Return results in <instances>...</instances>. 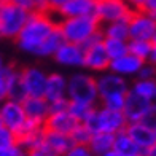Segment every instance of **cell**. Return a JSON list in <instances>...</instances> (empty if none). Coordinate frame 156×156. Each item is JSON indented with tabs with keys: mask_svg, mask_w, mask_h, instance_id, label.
<instances>
[{
	"mask_svg": "<svg viewBox=\"0 0 156 156\" xmlns=\"http://www.w3.org/2000/svg\"><path fill=\"white\" fill-rule=\"evenodd\" d=\"M6 99V81H5V76L0 70V102Z\"/></svg>",
	"mask_w": 156,
	"mask_h": 156,
	"instance_id": "obj_41",
	"label": "cell"
},
{
	"mask_svg": "<svg viewBox=\"0 0 156 156\" xmlns=\"http://www.w3.org/2000/svg\"><path fill=\"white\" fill-rule=\"evenodd\" d=\"M6 2L13 3L15 6H18V8L24 10V11H29V13H32V11H34V5H32V0H6Z\"/></svg>",
	"mask_w": 156,
	"mask_h": 156,
	"instance_id": "obj_36",
	"label": "cell"
},
{
	"mask_svg": "<svg viewBox=\"0 0 156 156\" xmlns=\"http://www.w3.org/2000/svg\"><path fill=\"white\" fill-rule=\"evenodd\" d=\"M91 136H93V131L83 123H78L75 126V129L70 132V139H72L73 145H88Z\"/></svg>",
	"mask_w": 156,
	"mask_h": 156,
	"instance_id": "obj_28",
	"label": "cell"
},
{
	"mask_svg": "<svg viewBox=\"0 0 156 156\" xmlns=\"http://www.w3.org/2000/svg\"><path fill=\"white\" fill-rule=\"evenodd\" d=\"M83 56H84V49L81 45H75V43H64L58 48V51L54 53V61L62 67H69V69H81L83 67Z\"/></svg>",
	"mask_w": 156,
	"mask_h": 156,
	"instance_id": "obj_13",
	"label": "cell"
},
{
	"mask_svg": "<svg viewBox=\"0 0 156 156\" xmlns=\"http://www.w3.org/2000/svg\"><path fill=\"white\" fill-rule=\"evenodd\" d=\"M131 15L132 10L124 0H96L94 16L101 26L115 23V21L129 19Z\"/></svg>",
	"mask_w": 156,
	"mask_h": 156,
	"instance_id": "obj_7",
	"label": "cell"
},
{
	"mask_svg": "<svg viewBox=\"0 0 156 156\" xmlns=\"http://www.w3.org/2000/svg\"><path fill=\"white\" fill-rule=\"evenodd\" d=\"M23 108L26 112L27 119L38 123H45L49 115V102L45 97H26L23 101Z\"/></svg>",
	"mask_w": 156,
	"mask_h": 156,
	"instance_id": "obj_21",
	"label": "cell"
},
{
	"mask_svg": "<svg viewBox=\"0 0 156 156\" xmlns=\"http://www.w3.org/2000/svg\"><path fill=\"white\" fill-rule=\"evenodd\" d=\"M18 144V137L16 134H13L10 129H6L5 126L0 124V148L2 147H10Z\"/></svg>",
	"mask_w": 156,
	"mask_h": 156,
	"instance_id": "obj_30",
	"label": "cell"
},
{
	"mask_svg": "<svg viewBox=\"0 0 156 156\" xmlns=\"http://www.w3.org/2000/svg\"><path fill=\"white\" fill-rule=\"evenodd\" d=\"M153 18H154V19H156V13H154V15H153Z\"/></svg>",
	"mask_w": 156,
	"mask_h": 156,
	"instance_id": "obj_49",
	"label": "cell"
},
{
	"mask_svg": "<svg viewBox=\"0 0 156 156\" xmlns=\"http://www.w3.org/2000/svg\"><path fill=\"white\" fill-rule=\"evenodd\" d=\"M142 123L156 131V107H154V104H153V107L150 108V112L145 115V118L142 119Z\"/></svg>",
	"mask_w": 156,
	"mask_h": 156,
	"instance_id": "obj_35",
	"label": "cell"
},
{
	"mask_svg": "<svg viewBox=\"0 0 156 156\" xmlns=\"http://www.w3.org/2000/svg\"><path fill=\"white\" fill-rule=\"evenodd\" d=\"M30 13L5 2L0 8V38H16Z\"/></svg>",
	"mask_w": 156,
	"mask_h": 156,
	"instance_id": "obj_6",
	"label": "cell"
},
{
	"mask_svg": "<svg viewBox=\"0 0 156 156\" xmlns=\"http://www.w3.org/2000/svg\"><path fill=\"white\" fill-rule=\"evenodd\" d=\"M15 40L21 51L37 58H53L66 41L58 27V19H54L51 13L40 11L30 13Z\"/></svg>",
	"mask_w": 156,
	"mask_h": 156,
	"instance_id": "obj_1",
	"label": "cell"
},
{
	"mask_svg": "<svg viewBox=\"0 0 156 156\" xmlns=\"http://www.w3.org/2000/svg\"><path fill=\"white\" fill-rule=\"evenodd\" d=\"M48 73L37 66L21 69V81L27 97H43Z\"/></svg>",
	"mask_w": 156,
	"mask_h": 156,
	"instance_id": "obj_11",
	"label": "cell"
},
{
	"mask_svg": "<svg viewBox=\"0 0 156 156\" xmlns=\"http://www.w3.org/2000/svg\"><path fill=\"white\" fill-rule=\"evenodd\" d=\"M43 145L51 151L54 156H64L70 148L73 147V142L67 134L54 132V131H43Z\"/></svg>",
	"mask_w": 156,
	"mask_h": 156,
	"instance_id": "obj_18",
	"label": "cell"
},
{
	"mask_svg": "<svg viewBox=\"0 0 156 156\" xmlns=\"http://www.w3.org/2000/svg\"><path fill=\"white\" fill-rule=\"evenodd\" d=\"M142 11H147L150 15H154L156 13V0H145V5H144V10Z\"/></svg>",
	"mask_w": 156,
	"mask_h": 156,
	"instance_id": "obj_42",
	"label": "cell"
},
{
	"mask_svg": "<svg viewBox=\"0 0 156 156\" xmlns=\"http://www.w3.org/2000/svg\"><path fill=\"white\" fill-rule=\"evenodd\" d=\"M101 34H102L104 38L129 40V27H127V19L104 24V26L101 27Z\"/></svg>",
	"mask_w": 156,
	"mask_h": 156,
	"instance_id": "obj_24",
	"label": "cell"
},
{
	"mask_svg": "<svg viewBox=\"0 0 156 156\" xmlns=\"http://www.w3.org/2000/svg\"><path fill=\"white\" fill-rule=\"evenodd\" d=\"M124 131L129 134V137L134 142H136V145L142 150V153H145L151 145L156 144V131L151 129V127H148L142 121H139V123H127Z\"/></svg>",
	"mask_w": 156,
	"mask_h": 156,
	"instance_id": "obj_15",
	"label": "cell"
},
{
	"mask_svg": "<svg viewBox=\"0 0 156 156\" xmlns=\"http://www.w3.org/2000/svg\"><path fill=\"white\" fill-rule=\"evenodd\" d=\"M132 156H145L144 153H139V154H132Z\"/></svg>",
	"mask_w": 156,
	"mask_h": 156,
	"instance_id": "obj_48",
	"label": "cell"
},
{
	"mask_svg": "<svg viewBox=\"0 0 156 156\" xmlns=\"http://www.w3.org/2000/svg\"><path fill=\"white\" fill-rule=\"evenodd\" d=\"M5 66H6V64H5V59H3V54L0 53V70H2Z\"/></svg>",
	"mask_w": 156,
	"mask_h": 156,
	"instance_id": "obj_46",
	"label": "cell"
},
{
	"mask_svg": "<svg viewBox=\"0 0 156 156\" xmlns=\"http://www.w3.org/2000/svg\"><path fill=\"white\" fill-rule=\"evenodd\" d=\"M127 53L147 62L151 53V41L147 40H127Z\"/></svg>",
	"mask_w": 156,
	"mask_h": 156,
	"instance_id": "obj_26",
	"label": "cell"
},
{
	"mask_svg": "<svg viewBox=\"0 0 156 156\" xmlns=\"http://www.w3.org/2000/svg\"><path fill=\"white\" fill-rule=\"evenodd\" d=\"M67 2H69V0H48V11L49 13H56V15H58V11Z\"/></svg>",
	"mask_w": 156,
	"mask_h": 156,
	"instance_id": "obj_38",
	"label": "cell"
},
{
	"mask_svg": "<svg viewBox=\"0 0 156 156\" xmlns=\"http://www.w3.org/2000/svg\"><path fill=\"white\" fill-rule=\"evenodd\" d=\"M32 5H34V11L49 13L48 11V0H32Z\"/></svg>",
	"mask_w": 156,
	"mask_h": 156,
	"instance_id": "obj_39",
	"label": "cell"
},
{
	"mask_svg": "<svg viewBox=\"0 0 156 156\" xmlns=\"http://www.w3.org/2000/svg\"><path fill=\"white\" fill-rule=\"evenodd\" d=\"M102 156H123V154H119L118 151H115V150H113V148H112V150H108L107 153H104Z\"/></svg>",
	"mask_w": 156,
	"mask_h": 156,
	"instance_id": "obj_45",
	"label": "cell"
},
{
	"mask_svg": "<svg viewBox=\"0 0 156 156\" xmlns=\"http://www.w3.org/2000/svg\"><path fill=\"white\" fill-rule=\"evenodd\" d=\"M148 62H151L153 66H156V35L151 38V53H150V59Z\"/></svg>",
	"mask_w": 156,
	"mask_h": 156,
	"instance_id": "obj_43",
	"label": "cell"
},
{
	"mask_svg": "<svg viewBox=\"0 0 156 156\" xmlns=\"http://www.w3.org/2000/svg\"><path fill=\"white\" fill-rule=\"evenodd\" d=\"M76 124H78L76 119L67 110H64V112L49 113L43 123V127L46 131H54V132H61V134L70 136V132L75 129Z\"/></svg>",
	"mask_w": 156,
	"mask_h": 156,
	"instance_id": "obj_17",
	"label": "cell"
},
{
	"mask_svg": "<svg viewBox=\"0 0 156 156\" xmlns=\"http://www.w3.org/2000/svg\"><path fill=\"white\" fill-rule=\"evenodd\" d=\"M83 124H86L93 132H107L113 134L124 131L127 121L123 115V112H116V110H110L105 107H97L93 108V112L89 113V116L86 118V121Z\"/></svg>",
	"mask_w": 156,
	"mask_h": 156,
	"instance_id": "obj_4",
	"label": "cell"
},
{
	"mask_svg": "<svg viewBox=\"0 0 156 156\" xmlns=\"http://www.w3.org/2000/svg\"><path fill=\"white\" fill-rule=\"evenodd\" d=\"M2 73L5 76L6 81V99L10 101H16V102H23L27 97L23 81H21V69L15 66H6L2 69Z\"/></svg>",
	"mask_w": 156,
	"mask_h": 156,
	"instance_id": "obj_14",
	"label": "cell"
},
{
	"mask_svg": "<svg viewBox=\"0 0 156 156\" xmlns=\"http://www.w3.org/2000/svg\"><path fill=\"white\" fill-rule=\"evenodd\" d=\"M96 84L99 93V102L113 96H126L131 86L126 78L113 73L110 70L96 75Z\"/></svg>",
	"mask_w": 156,
	"mask_h": 156,
	"instance_id": "obj_9",
	"label": "cell"
},
{
	"mask_svg": "<svg viewBox=\"0 0 156 156\" xmlns=\"http://www.w3.org/2000/svg\"><path fill=\"white\" fill-rule=\"evenodd\" d=\"M129 89L132 93L139 94L140 97L147 99L148 102L156 104V78H153V80H140V78H136L134 83L129 86Z\"/></svg>",
	"mask_w": 156,
	"mask_h": 156,
	"instance_id": "obj_25",
	"label": "cell"
},
{
	"mask_svg": "<svg viewBox=\"0 0 156 156\" xmlns=\"http://www.w3.org/2000/svg\"><path fill=\"white\" fill-rule=\"evenodd\" d=\"M84 56H83V69H86L89 73H102L107 72L110 66V58L105 53L104 48V37L99 32L93 38H89L83 45Z\"/></svg>",
	"mask_w": 156,
	"mask_h": 156,
	"instance_id": "obj_5",
	"label": "cell"
},
{
	"mask_svg": "<svg viewBox=\"0 0 156 156\" xmlns=\"http://www.w3.org/2000/svg\"><path fill=\"white\" fill-rule=\"evenodd\" d=\"M129 40H147L151 41L156 35V19L147 11H132L127 19Z\"/></svg>",
	"mask_w": 156,
	"mask_h": 156,
	"instance_id": "obj_10",
	"label": "cell"
},
{
	"mask_svg": "<svg viewBox=\"0 0 156 156\" xmlns=\"http://www.w3.org/2000/svg\"><path fill=\"white\" fill-rule=\"evenodd\" d=\"M104 48L107 56L112 59L121 58L127 54V40H115V38H104Z\"/></svg>",
	"mask_w": 156,
	"mask_h": 156,
	"instance_id": "obj_27",
	"label": "cell"
},
{
	"mask_svg": "<svg viewBox=\"0 0 156 156\" xmlns=\"http://www.w3.org/2000/svg\"><path fill=\"white\" fill-rule=\"evenodd\" d=\"M67 99L69 102L97 107L99 93L96 84V75L86 72V70L70 75L67 78Z\"/></svg>",
	"mask_w": 156,
	"mask_h": 156,
	"instance_id": "obj_3",
	"label": "cell"
},
{
	"mask_svg": "<svg viewBox=\"0 0 156 156\" xmlns=\"http://www.w3.org/2000/svg\"><path fill=\"white\" fill-rule=\"evenodd\" d=\"M43 97L46 99L48 102H54V101H59V99H66L67 97V76H64L59 72L48 73Z\"/></svg>",
	"mask_w": 156,
	"mask_h": 156,
	"instance_id": "obj_19",
	"label": "cell"
},
{
	"mask_svg": "<svg viewBox=\"0 0 156 156\" xmlns=\"http://www.w3.org/2000/svg\"><path fill=\"white\" fill-rule=\"evenodd\" d=\"M145 156H156V144L154 145H151L150 148H148V150L144 153Z\"/></svg>",
	"mask_w": 156,
	"mask_h": 156,
	"instance_id": "obj_44",
	"label": "cell"
},
{
	"mask_svg": "<svg viewBox=\"0 0 156 156\" xmlns=\"http://www.w3.org/2000/svg\"><path fill=\"white\" fill-rule=\"evenodd\" d=\"M58 27L62 37L69 43L84 45L89 38L101 32V24L96 16H80V18H61Z\"/></svg>",
	"mask_w": 156,
	"mask_h": 156,
	"instance_id": "obj_2",
	"label": "cell"
},
{
	"mask_svg": "<svg viewBox=\"0 0 156 156\" xmlns=\"http://www.w3.org/2000/svg\"><path fill=\"white\" fill-rule=\"evenodd\" d=\"M151 107H153L151 102H148L147 99L140 97L139 94L132 93L129 89L126 94V101H124L121 112H123L127 123H139L145 118V115L150 112Z\"/></svg>",
	"mask_w": 156,
	"mask_h": 156,
	"instance_id": "obj_12",
	"label": "cell"
},
{
	"mask_svg": "<svg viewBox=\"0 0 156 156\" xmlns=\"http://www.w3.org/2000/svg\"><path fill=\"white\" fill-rule=\"evenodd\" d=\"M96 0H69L58 11L59 18H80V16H94Z\"/></svg>",
	"mask_w": 156,
	"mask_h": 156,
	"instance_id": "obj_20",
	"label": "cell"
},
{
	"mask_svg": "<svg viewBox=\"0 0 156 156\" xmlns=\"http://www.w3.org/2000/svg\"><path fill=\"white\" fill-rule=\"evenodd\" d=\"M0 156H27L26 151L19 147V144L10 145V147H2L0 148Z\"/></svg>",
	"mask_w": 156,
	"mask_h": 156,
	"instance_id": "obj_32",
	"label": "cell"
},
{
	"mask_svg": "<svg viewBox=\"0 0 156 156\" xmlns=\"http://www.w3.org/2000/svg\"><path fill=\"white\" fill-rule=\"evenodd\" d=\"M136 78H140V80H153V78H156V66H153L148 61L144 62V66L140 67Z\"/></svg>",
	"mask_w": 156,
	"mask_h": 156,
	"instance_id": "obj_31",
	"label": "cell"
},
{
	"mask_svg": "<svg viewBox=\"0 0 156 156\" xmlns=\"http://www.w3.org/2000/svg\"><path fill=\"white\" fill-rule=\"evenodd\" d=\"M154 107H156V104H154Z\"/></svg>",
	"mask_w": 156,
	"mask_h": 156,
	"instance_id": "obj_50",
	"label": "cell"
},
{
	"mask_svg": "<svg viewBox=\"0 0 156 156\" xmlns=\"http://www.w3.org/2000/svg\"><path fill=\"white\" fill-rule=\"evenodd\" d=\"M0 123L6 129H10L13 134H16L18 137L27 123L23 102L10 101V99H5V101L0 102Z\"/></svg>",
	"mask_w": 156,
	"mask_h": 156,
	"instance_id": "obj_8",
	"label": "cell"
},
{
	"mask_svg": "<svg viewBox=\"0 0 156 156\" xmlns=\"http://www.w3.org/2000/svg\"><path fill=\"white\" fill-rule=\"evenodd\" d=\"M69 108V99H59V101L49 102V113H56V112H64Z\"/></svg>",
	"mask_w": 156,
	"mask_h": 156,
	"instance_id": "obj_34",
	"label": "cell"
},
{
	"mask_svg": "<svg viewBox=\"0 0 156 156\" xmlns=\"http://www.w3.org/2000/svg\"><path fill=\"white\" fill-rule=\"evenodd\" d=\"M113 150L123 156H132L142 153V150L136 145V142L129 137V134L126 131H119L113 136Z\"/></svg>",
	"mask_w": 156,
	"mask_h": 156,
	"instance_id": "obj_22",
	"label": "cell"
},
{
	"mask_svg": "<svg viewBox=\"0 0 156 156\" xmlns=\"http://www.w3.org/2000/svg\"><path fill=\"white\" fill-rule=\"evenodd\" d=\"M94 107L91 105H84V104H76V102H69V108L67 112L72 115L78 123H84L86 118L89 116V113L93 112Z\"/></svg>",
	"mask_w": 156,
	"mask_h": 156,
	"instance_id": "obj_29",
	"label": "cell"
},
{
	"mask_svg": "<svg viewBox=\"0 0 156 156\" xmlns=\"http://www.w3.org/2000/svg\"><path fill=\"white\" fill-rule=\"evenodd\" d=\"M124 2L129 5V8H131L132 11L144 10V5H145V0H124Z\"/></svg>",
	"mask_w": 156,
	"mask_h": 156,
	"instance_id": "obj_40",
	"label": "cell"
},
{
	"mask_svg": "<svg viewBox=\"0 0 156 156\" xmlns=\"http://www.w3.org/2000/svg\"><path fill=\"white\" fill-rule=\"evenodd\" d=\"M64 156H94L88 145H73Z\"/></svg>",
	"mask_w": 156,
	"mask_h": 156,
	"instance_id": "obj_33",
	"label": "cell"
},
{
	"mask_svg": "<svg viewBox=\"0 0 156 156\" xmlns=\"http://www.w3.org/2000/svg\"><path fill=\"white\" fill-rule=\"evenodd\" d=\"M5 2H6V0H0V8H2V5H3Z\"/></svg>",
	"mask_w": 156,
	"mask_h": 156,
	"instance_id": "obj_47",
	"label": "cell"
},
{
	"mask_svg": "<svg viewBox=\"0 0 156 156\" xmlns=\"http://www.w3.org/2000/svg\"><path fill=\"white\" fill-rule=\"evenodd\" d=\"M142 66H144V61H140L139 58L127 53V54L121 56V58L112 59L108 70L127 80V78H132V76L136 78Z\"/></svg>",
	"mask_w": 156,
	"mask_h": 156,
	"instance_id": "obj_16",
	"label": "cell"
},
{
	"mask_svg": "<svg viewBox=\"0 0 156 156\" xmlns=\"http://www.w3.org/2000/svg\"><path fill=\"white\" fill-rule=\"evenodd\" d=\"M88 148L94 156H102L108 150L113 148V134L107 132H93L91 140L88 144Z\"/></svg>",
	"mask_w": 156,
	"mask_h": 156,
	"instance_id": "obj_23",
	"label": "cell"
},
{
	"mask_svg": "<svg viewBox=\"0 0 156 156\" xmlns=\"http://www.w3.org/2000/svg\"><path fill=\"white\" fill-rule=\"evenodd\" d=\"M26 154H27V156H54L43 144L38 145L37 148H34V150H30V151H27Z\"/></svg>",
	"mask_w": 156,
	"mask_h": 156,
	"instance_id": "obj_37",
	"label": "cell"
}]
</instances>
